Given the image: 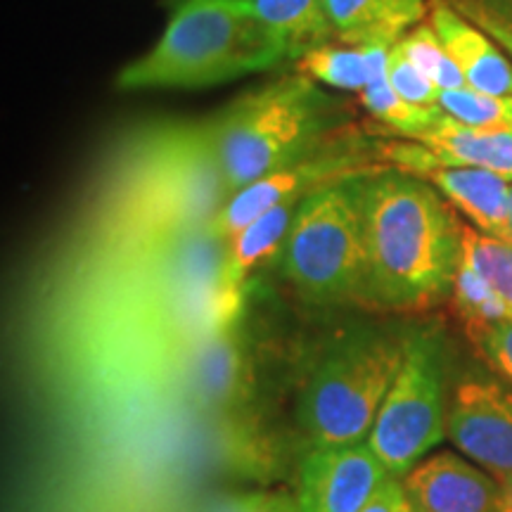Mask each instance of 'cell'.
Here are the masks:
<instances>
[{"mask_svg":"<svg viewBox=\"0 0 512 512\" xmlns=\"http://www.w3.org/2000/svg\"><path fill=\"white\" fill-rule=\"evenodd\" d=\"M351 185L366 247L361 299L392 311L444 299L463 259V226L439 190L396 166H375Z\"/></svg>","mask_w":512,"mask_h":512,"instance_id":"6da1fadb","label":"cell"},{"mask_svg":"<svg viewBox=\"0 0 512 512\" xmlns=\"http://www.w3.org/2000/svg\"><path fill=\"white\" fill-rule=\"evenodd\" d=\"M166 8L164 34L119 69V91L207 88L268 72L292 57L247 0H169Z\"/></svg>","mask_w":512,"mask_h":512,"instance_id":"7a4b0ae2","label":"cell"},{"mask_svg":"<svg viewBox=\"0 0 512 512\" xmlns=\"http://www.w3.org/2000/svg\"><path fill=\"white\" fill-rule=\"evenodd\" d=\"M342 112L304 74L242 95L214 114L216 157L230 197L335 136Z\"/></svg>","mask_w":512,"mask_h":512,"instance_id":"3957f363","label":"cell"},{"mask_svg":"<svg viewBox=\"0 0 512 512\" xmlns=\"http://www.w3.org/2000/svg\"><path fill=\"white\" fill-rule=\"evenodd\" d=\"M351 178L302 197L283 242L285 278L313 302L361 299L366 247Z\"/></svg>","mask_w":512,"mask_h":512,"instance_id":"277c9868","label":"cell"},{"mask_svg":"<svg viewBox=\"0 0 512 512\" xmlns=\"http://www.w3.org/2000/svg\"><path fill=\"white\" fill-rule=\"evenodd\" d=\"M406 342L387 337L351 339L313 373L302 396L299 420L316 446L366 441L384 396L403 366Z\"/></svg>","mask_w":512,"mask_h":512,"instance_id":"5b68a950","label":"cell"},{"mask_svg":"<svg viewBox=\"0 0 512 512\" xmlns=\"http://www.w3.org/2000/svg\"><path fill=\"white\" fill-rule=\"evenodd\" d=\"M446 434L444 392L437 347L427 335L406 339V356L384 396L368 446L387 472L408 475Z\"/></svg>","mask_w":512,"mask_h":512,"instance_id":"8992f818","label":"cell"},{"mask_svg":"<svg viewBox=\"0 0 512 512\" xmlns=\"http://www.w3.org/2000/svg\"><path fill=\"white\" fill-rule=\"evenodd\" d=\"M373 157H380V145L368 143L356 133L339 131L316 150L306 152L292 164L235 192L216 214L211 230L214 235L230 242L242 228L264 216L266 211L297 200V197H306L328 183L366 174L373 164Z\"/></svg>","mask_w":512,"mask_h":512,"instance_id":"52a82bcc","label":"cell"},{"mask_svg":"<svg viewBox=\"0 0 512 512\" xmlns=\"http://www.w3.org/2000/svg\"><path fill=\"white\" fill-rule=\"evenodd\" d=\"M380 159L413 176L437 166H467L512 181V131L467 126L441 114L432 126L411 133L399 143H380Z\"/></svg>","mask_w":512,"mask_h":512,"instance_id":"ba28073f","label":"cell"},{"mask_svg":"<svg viewBox=\"0 0 512 512\" xmlns=\"http://www.w3.org/2000/svg\"><path fill=\"white\" fill-rule=\"evenodd\" d=\"M448 439L498 482L512 477V394L498 382L463 380L446 413Z\"/></svg>","mask_w":512,"mask_h":512,"instance_id":"9c48e42d","label":"cell"},{"mask_svg":"<svg viewBox=\"0 0 512 512\" xmlns=\"http://www.w3.org/2000/svg\"><path fill=\"white\" fill-rule=\"evenodd\" d=\"M389 477L368 441L316 446L302 467L299 512H363Z\"/></svg>","mask_w":512,"mask_h":512,"instance_id":"30bf717a","label":"cell"},{"mask_svg":"<svg viewBox=\"0 0 512 512\" xmlns=\"http://www.w3.org/2000/svg\"><path fill=\"white\" fill-rule=\"evenodd\" d=\"M403 489L415 512H501V482L453 453L415 465Z\"/></svg>","mask_w":512,"mask_h":512,"instance_id":"8fae6325","label":"cell"},{"mask_svg":"<svg viewBox=\"0 0 512 512\" xmlns=\"http://www.w3.org/2000/svg\"><path fill=\"white\" fill-rule=\"evenodd\" d=\"M430 24L441 46L458 64L467 88L491 95H512V64L486 31L470 22L451 0H430Z\"/></svg>","mask_w":512,"mask_h":512,"instance_id":"7c38bea8","label":"cell"},{"mask_svg":"<svg viewBox=\"0 0 512 512\" xmlns=\"http://www.w3.org/2000/svg\"><path fill=\"white\" fill-rule=\"evenodd\" d=\"M420 178L463 211L479 233L512 245L510 181L486 169L467 166H437L420 174Z\"/></svg>","mask_w":512,"mask_h":512,"instance_id":"4fadbf2b","label":"cell"},{"mask_svg":"<svg viewBox=\"0 0 512 512\" xmlns=\"http://www.w3.org/2000/svg\"><path fill=\"white\" fill-rule=\"evenodd\" d=\"M337 43L396 46L430 15V0H325Z\"/></svg>","mask_w":512,"mask_h":512,"instance_id":"5bb4252c","label":"cell"},{"mask_svg":"<svg viewBox=\"0 0 512 512\" xmlns=\"http://www.w3.org/2000/svg\"><path fill=\"white\" fill-rule=\"evenodd\" d=\"M299 202H302V197L266 211L264 216H259V219L249 223L247 228H242L240 233L228 242L226 264H223L221 273V283L228 292L242 294L249 273H252L261 261H266L268 256H273L278 249H283V242L287 238V233H290Z\"/></svg>","mask_w":512,"mask_h":512,"instance_id":"9a60e30c","label":"cell"},{"mask_svg":"<svg viewBox=\"0 0 512 512\" xmlns=\"http://www.w3.org/2000/svg\"><path fill=\"white\" fill-rule=\"evenodd\" d=\"M185 380L200 401L221 403L235 394L240 351L233 330L211 332L185 342Z\"/></svg>","mask_w":512,"mask_h":512,"instance_id":"2e32d148","label":"cell"},{"mask_svg":"<svg viewBox=\"0 0 512 512\" xmlns=\"http://www.w3.org/2000/svg\"><path fill=\"white\" fill-rule=\"evenodd\" d=\"M389 46H339L325 43L299 57V74L309 76L325 86L339 91H358L368 86L373 79L387 74L389 69Z\"/></svg>","mask_w":512,"mask_h":512,"instance_id":"e0dca14e","label":"cell"},{"mask_svg":"<svg viewBox=\"0 0 512 512\" xmlns=\"http://www.w3.org/2000/svg\"><path fill=\"white\" fill-rule=\"evenodd\" d=\"M256 17L290 48L292 57L337 43L325 0H247Z\"/></svg>","mask_w":512,"mask_h":512,"instance_id":"ac0fdd59","label":"cell"},{"mask_svg":"<svg viewBox=\"0 0 512 512\" xmlns=\"http://www.w3.org/2000/svg\"><path fill=\"white\" fill-rule=\"evenodd\" d=\"M358 100L366 107L370 117H375L380 124H384L394 136H411V133H418L422 128L432 126L444 110L441 107H420L413 105V102L403 100L399 93L394 91L392 83H389L387 74L380 76V79H373L358 93Z\"/></svg>","mask_w":512,"mask_h":512,"instance_id":"d6986e66","label":"cell"},{"mask_svg":"<svg viewBox=\"0 0 512 512\" xmlns=\"http://www.w3.org/2000/svg\"><path fill=\"white\" fill-rule=\"evenodd\" d=\"M396 48H399L441 93L467 88L465 76L460 74L458 64L451 60L446 48L441 46L439 36L434 34L430 22L418 24V27L408 31V34L396 43Z\"/></svg>","mask_w":512,"mask_h":512,"instance_id":"ffe728a7","label":"cell"},{"mask_svg":"<svg viewBox=\"0 0 512 512\" xmlns=\"http://www.w3.org/2000/svg\"><path fill=\"white\" fill-rule=\"evenodd\" d=\"M453 299H456V306L467 325H491L512 320L510 306L496 292V287L465 259H460L456 280H453Z\"/></svg>","mask_w":512,"mask_h":512,"instance_id":"44dd1931","label":"cell"},{"mask_svg":"<svg viewBox=\"0 0 512 512\" xmlns=\"http://www.w3.org/2000/svg\"><path fill=\"white\" fill-rule=\"evenodd\" d=\"M439 107L448 117L463 121L467 126L512 131V95H491L460 88V91L441 93Z\"/></svg>","mask_w":512,"mask_h":512,"instance_id":"7402d4cb","label":"cell"},{"mask_svg":"<svg viewBox=\"0 0 512 512\" xmlns=\"http://www.w3.org/2000/svg\"><path fill=\"white\" fill-rule=\"evenodd\" d=\"M463 259L496 287L512 311V245L463 226Z\"/></svg>","mask_w":512,"mask_h":512,"instance_id":"603a6c76","label":"cell"},{"mask_svg":"<svg viewBox=\"0 0 512 512\" xmlns=\"http://www.w3.org/2000/svg\"><path fill=\"white\" fill-rule=\"evenodd\" d=\"M387 79L392 83V88L401 95L403 100L413 102L420 107H439L441 91L434 83L420 72L415 64L401 53L399 48L392 46L389 53V69Z\"/></svg>","mask_w":512,"mask_h":512,"instance_id":"cb8c5ba5","label":"cell"},{"mask_svg":"<svg viewBox=\"0 0 512 512\" xmlns=\"http://www.w3.org/2000/svg\"><path fill=\"white\" fill-rule=\"evenodd\" d=\"M477 344H482L486 356L496 363L505 377L512 380V320L491 325H467Z\"/></svg>","mask_w":512,"mask_h":512,"instance_id":"d4e9b609","label":"cell"},{"mask_svg":"<svg viewBox=\"0 0 512 512\" xmlns=\"http://www.w3.org/2000/svg\"><path fill=\"white\" fill-rule=\"evenodd\" d=\"M467 19H486L512 34V0H451Z\"/></svg>","mask_w":512,"mask_h":512,"instance_id":"484cf974","label":"cell"},{"mask_svg":"<svg viewBox=\"0 0 512 512\" xmlns=\"http://www.w3.org/2000/svg\"><path fill=\"white\" fill-rule=\"evenodd\" d=\"M363 512H415V508L399 479L389 477Z\"/></svg>","mask_w":512,"mask_h":512,"instance_id":"4316f807","label":"cell"},{"mask_svg":"<svg viewBox=\"0 0 512 512\" xmlns=\"http://www.w3.org/2000/svg\"><path fill=\"white\" fill-rule=\"evenodd\" d=\"M230 512H299V505L294 508L287 498L256 494V496H247V498H240V501H235L233 510Z\"/></svg>","mask_w":512,"mask_h":512,"instance_id":"83f0119b","label":"cell"},{"mask_svg":"<svg viewBox=\"0 0 512 512\" xmlns=\"http://www.w3.org/2000/svg\"><path fill=\"white\" fill-rule=\"evenodd\" d=\"M470 22H475L479 29L486 31V34H489L491 38H494V41L498 43V46H501V48L505 50V55H510V57H512V34H510V31H505V29H501V27H496V24L486 22V19H470Z\"/></svg>","mask_w":512,"mask_h":512,"instance_id":"f1b7e54d","label":"cell"},{"mask_svg":"<svg viewBox=\"0 0 512 512\" xmlns=\"http://www.w3.org/2000/svg\"><path fill=\"white\" fill-rule=\"evenodd\" d=\"M501 512H512V477L501 482Z\"/></svg>","mask_w":512,"mask_h":512,"instance_id":"f546056e","label":"cell"},{"mask_svg":"<svg viewBox=\"0 0 512 512\" xmlns=\"http://www.w3.org/2000/svg\"><path fill=\"white\" fill-rule=\"evenodd\" d=\"M510 230H512V185H510Z\"/></svg>","mask_w":512,"mask_h":512,"instance_id":"4dcf8cb0","label":"cell"}]
</instances>
